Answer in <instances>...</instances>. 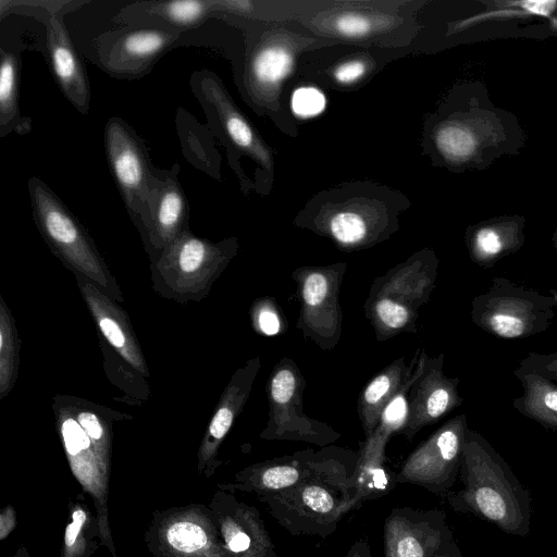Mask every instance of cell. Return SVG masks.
<instances>
[{
    "instance_id": "6da1fadb",
    "label": "cell",
    "mask_w": 557,
    "mask_h": 557,
    "mask_svg": "<svg viewBox=\"0 0 557 557\" xmlns=\"http://www.w3.org/2000/svg\"><path fill=\"white\" fill-rule=\"evenodd\" d=\"M459 475L463 487L447 496L454 511L471 513L510 535L523 537L530 533L529 490L487 440L469 428Z\"/></svg>"
},
{
    "instance_id": "7a4b0ae2",
    "label": "cell",
    "mask_w": 557,
    "mask_h": 557,
    "mask_svg": "<svg viewBox=\"0 0 557 557\" xmlns=\"http://www.w3.org/2000/svg\"><path fill=\"white\" fill-rule=\"evenodd\" d=\"M359 453L339 447L322 467L286 490L256 496L289 534L322 540L356 509V470Z\"/></svg>"
},
{
    "instance_id": "3957f363",
    "label": "cell",
    "mask_w": 557,
    "mask_h": 557,
    "mask_svg": "<svg viewBox=\"0 0 557 557\" xmlns=\"http://www.w3.org/2000/svg\"><path fill=\"white\" fill-rule=\"evenodd\" d=\"M34 222L51 251L75 275H83L115 301L123 295L88 232L40 178L28 180Z\"/></svg>"
},
{
    "instance_id": "277c9868",
    "label": "cell",
    "mask_w": 557,
    "mask_h": 557,
    "mask_svg": "<svg viewBox=\"0 0 557 557\" xmlns=\"http://www.w3.org/2000/svg\"><path fill=\"white\" fill-rule=\"evenodd\" d=\"M237 249L236 238L213 243L185 231L151 261L153 289L176 302L201 301Z\"/></svg>"
},
{
    "instance_id": "5b68a950",
    "label": "cell",
    "mask_w": 557,
    "mask_h": 557,
    "mask_svg": "<svg viewBox=\"0 0 557 557\" xmlns=\"http://www.w3.org/2000/svg\"><path fill=\"white\" fill-rule=\"evenodd\" d=\"M557 309V292L537 289L493 276L488 289L471 301L470 318L483 332L502 339H522L549 329Z\"/></svg>"
},
{
    "instance_id": "8992f818",
    "label": "cell",
    "mask_w": 557,
    "mask_h": 557,
    "mask_svg": "<svg viewBox=\"0 0 557 557\" xmlns=\"http://www.w3.org/2000/svg\"><path fill=\"white\" fill-rule=\"evenodd\" d=\"M104 151L110 173L140 233L147 221L151 195L163 170L153 166L145 141L117 116L106 123Z\"/></svg>"
},
{
    "instance_id": "52a82bcc",
    "label": "cell",
    "mask_w": 557,
    "mask_h": 557,
    "mask_svg": "<svg viewBox=\"0 0 557 557\" xmlns=\"http://www.w3.org/2000/svg\"><path fill=\"white\" fill-rule=\"evenodd\" d=\"M306 380L293 359L283 358L273 368L267 386L269 420L260 433L267 441H296L325 447L342 434L327 423L304 412Z\"/></svg>"
},
{
    "instance_id": "ba28073f",
    "label": "cell",
    "mask_w": 557,
    "mask_h": 557,
    "mask_svg": "<svg viewBox=\"0 0 557 557\" xmlns=\"http://www.w3.org/2000/svg\"><path fill=\"white\" fill-rule=\"evenodd\" d=\"M144 539L153 557H227L211 509L205 504L156 510Z\"/></svg>"
},
{
    "instance_id": "9c48e42d",
    "label": "cell",
    "mask_w": 557,
    "mask_h": 557,
    "mask_svg": "<svg viewBox=\"0 0 557 557\" xmlns=\"http://www.w3.org/2000/svg\"><path fill=\"white\" fill-rule=\"evenodd\" d=\"M346 263L301 267L292 273L297 283L300 313L297 329L324 350L332 349L342 334L339 288Z\"/></svg>"
},
{
    "instance_id": "30bf717a",
    "label": "cell",
    "mask_w": 557,
    "mask_h": 557,
    "mask_svg": "<svg viewBox=\"0 0 557 557\" xmlns=\"http://www.w3.org/2000/svg\"><path fill=\"white\" fill-rule=\"evenodd\" d=\"M467 429L465 413L442 424L406 458L394 475L395 483L446 494L459 475Z\"/></svg>"
},
{
    "instance_id": "8fae6325",
    "label": "cell",
    "mask_w": 557,
    "mask_h": 557,
    "mask_svg": "<svg viewBox=\"0 0 557 557\" xmlns=\"http://www.w3.org/2000/svg\"><path fill=\"white\" fill-rule=\"evenodd\" d=\"M52 407L71 472L83 492L94 502L102 546L108 548L112 557H117L109 524L110 475L104 472L90 438L77 422L64 397H55Z\"/></svg>"
},
{
    "instance_id": "7c38bea8",
    "label": "cell",
    "mask_w": 557,
    "mask_h": 557,
    "mask_svg": "<svg viewBox=\"0 0 557 557\" xmlns=\"http://www.w3.org/2000/svg\"><path fill=\"white\" fill-rule=\"evenodd\" d=\"M183 34L158 26H125L108 32L96 39L95 62L115 78H141Z\"/></svg>"
},
{
    "instance_id": "4fadbf2b",
    "label": "cell",
    "mask_w": 557,
    "mask_h": 557,
    "mask_svg": "<svg viewBox=\"0 0 557 557\" xmlns=\"http://www.w3.org/2000/svg\"><path fill=\"white\" fill-rule=\"evenodd\" d=\"M208 506L227 557H283L256 507L221 488H216Z\"/></svg>"
},
{
    "instance_id": "5bb4252c",
    "label": "cell",
    "mask_w": 557,
    "mask_h": 557,
    "mask_svg": "<svg viewBox=\"0 0 557 557\" xmlns=\"http://www.w3.org/2000/svg\"><path fill=\"white\" fill-rule=\"evenodd\" d=\"M453 536L445 511L395 507L384 522V556L433 557L437 548Z\"/></svg>"
},
{
    "instance_id": "9a60e30c",
    "label": "cell",
    "mask_w": 557,
    "mask_h": 557,
    "mask_svg": "<svg viewBox=\"0 0 557 557\" xmlns=\"http://www.w3.org/2000/svg\"><path fill=\"white\" fill-rule=\"evenodd\" d=\"M339 447L329 445L315 450L307 448L292 455L252 463L237 471L232 482L218 484L228 492L260 496L292 487L326 463Z\"/></svg>"
},
{
    "instance_id": "2e32d148",
    "label": "cell",
    "mask_w": 557,
    "mask_h": 557,
    "mask_svg": "<svg viewBox=\"0 0 557 557\" xmlns=\"http://www.w3.org/2000/svg\"><path fill=\"white\" fill-rule=\"evenodd\" d=\"M426 352L421 348L417 366L403 388L384 409L374 432L362 443L356 470L355 483L358 491L379 492L391 486V476L384 466L385 449L389 437L399 433L408 416V395L421 373Z\"/></svg>"
},
{
    "instance_id": "e0dca14e",
    "label": "cell",
    "mask_w": 557,
    "mask_h": 557,
    "mask_svg": "<svg viewBox=\"0 0 557 557\" xmlns=\"http://www.w3.org/2000/svg\"><path fill=\"white\" fill-rule=\"evenodd\" d=\"M444 358L443 352L433 358L428 356L409 391L408 416L399 432L408 441L421 429L438 422L463 403L458 389L459 377H448L444 373Z\"/></svg>"
},
{
    "instance_id": "ac0fdd59",
    "label": "cell",
    "mask_w": 557,
    "mask_h": 557,
    "mask_svg": "<svg viewBox=\"0 0 557 557\" xmlns=\"http://www.w3.org/2000/svg\"><path fill=\"white\" fill-rule=\"evenodd\" d=\"M191 87L208 116L216 123L225 138L235 148L270 170L269 150L234 104L219 77L212 72L199 71L191 78Z\"/></svg>"
},
{
    "instance_id": "d6986e66",
    "label": "cell",
    "mask_w": 557,
    "mask_h": 557,
    "mask_svg": "<svg viewBox=\"0 0 557 557\" xmlns=\"http://www.w3.org/2000/svg\"><path fill=\"white\" fill-rule=\"evenodd\" d=\"M260 368L259 356L248 360L233 373L221 395L197 453V471L207 479H210L222 463L218 457L220 447L243 411Z\"/></svg>"
},
{
    "instance_id": "ffe728a7",
    "label": "cell",
    "mask_w": 557,
    "mask_h": 557,
    "mask_svg": "<svg viewBox=\"0 0 557 557\" xmlns=\"http://www.w3.org/2000/svg\"><path fill=\"white\" fill-rule=\"evenodd\" d=\"M178 164L163 170L150 198L147 221L140 235L151 261L189 230V205L178 181Z\"/></svg>"
},
{
    "instance_id": "44dd1931",
    "label": "cell",
    "mask_w": 557,
    "mask_h": 557,
    "mask_svg": "<svg viewBox=\"0 0 557 557\" xmlns=\"http://www.w3.org/2000/svg\"><path fill=\"white\" fill-rule=\"evenodd\" d=\"M46 48L51 73L67 101L82 114L90 106V84L71 36L63 23L62 13L46 15Z\"/></svg>"
},
{
    "instance_id": "7402d4cb",
    "label": "cell",
    "mask_w": 557,
    "mask_h": 557,
    "mask_svg": "<svg viewBox=\"0 0 557 557\" xmlns=\"http://www.w3.org/2000/svg\"><path fill=\"white\" fill-rule=\"evenodd\" d=\"M75 276L85 302L103 337L129 367L148 377V366L126 312L90 280L78 274Z\"/></svg>"
},
{
    "instance_id": "603a6c76",
    "label": "cell",
    "mask_w": 557,
    "mask_h": 557,
    "mask_svg": "<svg viewBox=\"0 0 557 557\" xmlns=\"http://www.w3.org/2000/svg\"><path fill=\"white\" fill-rule=\"evenodd\" d=\"M438 259L430 249H424L405 262L377 277L368 299L385 297L418 312L429 302L437 276Z\"/></svg>"
},
{
    "instance_id": "cb8c5ba5",
    "label": "cell",
    "mask_w": 557,
    "mask_h": 557,
    "mask_svg": "<svg viewBox=\"0 0 557 557\" xmlns=\"http://www.w3.org/2000/svg\"><path fill=\"white\" fill-rule=\"evenodd\" d=\"M212 14L213 0L137 1L125 5L115 21L125 26H158L185 33Z\"/></svg>"
},
{
    "instance_id": "d4e9b609",
    "label": "cell",
    "mask_w": 557,
    "mask_h": 557,
    "mask_svg": "<svg viewBox=\"0 0 557 557\" xmlns=\"http://www.w3.org/2000/svg\"><path fill=\"white\" fill-rule=\"evenodd\" d=\"M295 50L288 40L275 38L259 44L246 65L245 84L257 101H270L293 69Z\"/></svg>"
},
{
    "instance_id": "484cf974",
    "label": "cell",
    "mask_w": 557,
    "mask_h": 557,
    "mask_svg": "<svg viewBox=\"0 0 557 557\" xmlns=\"http://www.w3.org/2000/svg\"><path fill=\"white\" fill-rule=\"evenodd\" d=\"M418 348L409 364L400 357L385 367L362 389L358 398V414L366 438L376 429L386 406L411 376L420 355Z\"/></svg>"
},
{
    "instance_id": "4316f807",
    "label": "cell",
    "mask_w": 557,
    "mask_h": 557,
    "mask_svg": "<svg viewBox=\"0 0 557 557\" xmlns=\"http://www.w3.org/2000/svg\"><path fill=\"white\" fill-rule=\"evenodd\" d=\"M522 394L512 400L513 408L546 430L557 431V383L519 363L513 370Z\"/></svg>"
},
{
    "instance_id": "83f0119b",
    "label": "cell",
    "mask_w": 557,
    "mask_h": 557,
    "mask_svg": "<svg viewBox=\"0 0 557 557\" xmlns=\"http://www.w3.org/2000/svg\"><path fill=\"white\" fill-rule=\"evenodd\" d=\"M522 243L521 228L515 222L482 224L474 227L467 237L471 261L485 269L517 251Z\"/></svg>"
},
{
    "instance_id": "f1b7e54d",
    "label": "cell",
    "mask_w": 557,
    "mask_h": 557,
    "mask_svg": "<svg viewBox=\"0 0 557 557\" xmlns=\"http://www.w3.org/2000/svg\"><path fill=\"white\" fill-rule=\"evenodd\" d=\"M385 230L376 219L352 208L334 211L319 227V231L348 250L371 246L382 238Z\"/></svg>"
},
{
    "instance_id": "f546056e",
    "label": "cell",
    "mask_w": 557,
    "mask_h": 557,
    "mask_svg": "<svg viewBox=\"0 0 557 557\" xmlns=\"http://www.w3.org/2000/svg\"><path fill=\"white\" fill-rule=\"evenodd\" d=\"M64 399L90 438L104 472L110 475L112 461V425L121 413L109 408L94 404L74 396H64Z\"/></svg>"
},
{
    "instance_id": "4dcf8cb0",
    "label": "cell",
    "mask_w": 557,
    "mask_h": 557,
    "mask_svg": "<svg viewBox=\"0 0 557 557\" xmlns=\"http://www.w3.org/2000/svg\"><path fill=\"white\" fill-rule=\"evenodd\" d=\"M85 495L82 491L69 500L60 557H91L102 545L98 520L91 513Z\"/></svg>"
},
{
    "instance_id": "1f68e13d",
    "label": "cell",
    "mask_w": 557,
    "mask_h": 557,
    "mask_svg": "<svg viewBox=\"0 0 557 557\" xmlns=\"http://www.w3.org/2000/svg\"><path fill=\"white\" fill-rule=\"evenodd\" d=\"M0 60V137L12 132L26 134L32 129V124L20 111V55L1 47Z\"/></svg>"
},
{
    "instance_id": "d6a6232c",
    "label": "cell",
    "mask_w": 557,
    "mask_h": 557,
    "mask_svg": "<svg viewBox=\"0 0 557 557\" xmlns=\"http://www.w3.org/2000/svg\"><path fill=\"white\" fill-rule=\"evenodd\" d=\"M364 312L381 342L417 330L418 312L388 298H367Z\"/></svg>"
},
{
    "instance_id": "836d02e7",
    "label": "cell",
    "mask_w": 557,
    "mask_h": 557,
    "mask_svg": "<svg viewBox=\"0 0 557 557\" xmlns=\"http://www.w3.org/2000/svg\"><path fill=\"white\" fill-rule=\"evenodd\" d=\"M20 336L11 310L0 296V398L7 397L17 379Z\"/></svg>"
},
{
    "instance_id": "e575fe53",
    "label": "cell",
    "mask_w": 557,
    "mask_h": 557,
    "mask_svg": "<svg viewBox=\"0 0 557 557\" xmlns=\"http://www.w3.org/2000/svg\"><path fill=\"white\" fill-rule=\"evenodd\" d=\"M388 24L384 17H377L361 11H339L330 15L326 22L329 32L347 37L361 38L369 36L380 27Z\"/></svg>"
},
{
    "instance_id": "d590c367",
    "label": "cell",
    "mask_w": 557,
    "mask_h": 557,
    "mask_svg": "<svg viewBox=\"0 0 557 557\" xmlns=\"http://www.w3.org/2000/svg\"><path fill=\"white\" fill-rule=\"evenodd\" d=\"M435 144L442 154L453 161L468 159L476 147L471 131L459 123L442 125L435 134Z\"/></svg>"
},
{
    "instance_id": "8d00e7d4",
    "label": "cell",
    "mask_w": 557,
    "mask_h": 557,
    "mask_svg": "<svg viewBox=\"0 0 557 557\" xmlns=\"http://www.w3.org/2000/svg\"><path fill=\"white\" fill-rule=\"evenodd\" d=\"M251 321L256 331L273 336L282 331V320L275 301L271 298L257 299L251 306Z\"/></svg>"
},
{
    "instance_id": "74e56055",
    "label": "cell",
    "mask_w": 557,
    "mask_h": 557,
    "mask_svg": "<svg viewBox=\"0 0 557 557\" xmlns=\"http://www.w3.org/2000/svg\"><path fill=\"white\" fill-rule=\"evenodd\" d=\"M292 108L298 116H315L325 108L324 95L314 87H300L293 94Z\"/></svg>"
},
{
    "instance_id": "f35d334b",
    "label": "cell",
    "mask_w": 557,
    "mask_h": 557,
    "mask_svg": "<svg viewBox=\"0 0 557 557\" xmlns=\"http://www.w3.org/2000/svg\"><path fill=\"white\" fill-rule=\"evenodd\" d=\"M520 363L557 383V350L552 352H530Z\"/></svg>"
},
{
    "instance_id": "ab89813d",
    "label": "cell",
    "mask_w": 557,
    "mask_h": 557,
    "mask_svg": "<svg viewBox=\"0 0 557 557\" xmlns=\"http://www.w3.org/2000/svg\"><path fill=\"white\" fill-rule=\"evenodd\" d=\"M367 72V63L360 59L341 63L334 70V78L341 84H351L360 79Z\"/></svg>"
},
{
    "instance_id": "60d3db41",
    "label": "cell",
    "mask_w": 557,
    "mask_h": 557,
    "mask_svg": "<svg viewBox=\"0 0 557 557\" xmlns=\"http://www.w3.org/2000/svg\"><path fill=\"white\" fill-rule=\"evenodd\" d=\"M17 525L15 508L8 504L0 511V541H4Z\"/></svg>"
},
{
    "instance_id": "b9f144b4",
    "label": "cell",
    "mask_w": 557,
    "mask_h": 557,
    "mask_svg": "<svg viewBox=\"0 0 557 557\" xmlns=\"http://www.w3.org/2000/svg\"><path fill=\"white\" fill-rule=\"evenodd\" d=\"M516 4L520 5L523 10L528 11L529 13L542 15V16H549L556 5V1H522L517 2Z\"/></svg>"
},
{
    "instance_id": "7bdbcfd3",
    "label": "cell",
    "mask_w": 557,
    "mask_h": 557,
    "mask_svg": "<svg viewBox=\"0 0 557 557\" xmlns=\"http://www.w3.org/2000/svg\"><path fill=\"white\" fill-rule=\"evenodd\" d=\"M345 557H372L369 540L367 537L356 540Z\"/></svg>"
},
{
    "instance_id": "ee69618b",
    "label": "cell",
    "mask_w": 557,
    "mask_h": 557,
    "mask_svg": "<svg viewBox=\"0 0 557 557\" xmlns=\"http://www.w3.org/2000/svg\"><path fill=\"white\" fill-rule=\"evenodd\" d=\"M433 557H463L454 536L446 540L435 552Z\"/></svg>"
},
{
    "instance_id": "f6af8a7d",
    "label": "cell",
    "mask_w": 557,
    "mask_h": 557,
    "mask_svg": "<svg viewBox=\"0 0 557 557\" xmlns=\"http://www.w3.org/2000/svg\"><path fill=\"white\" fill-rule=\"evenodd\" d=\"M10 557H30V556H29V553H28L27 547H26L25 545H23V544H22V545L16 549V552H15L12 556H10Z\"/></svg>"
},
{
    "instance_id": "bcb514c9",
    "label": "cell",
    "mask_w": 557,
    "mask_h": 557,
    "mask_svg": "<svg viewBox=\"0 0 557 557\" xmlns=\"http://www.w3.org/2000/svg\"><path fill=\"white\" fill-rule=\"evenodd\" d=\"M553 242H554V246H555V248L557 249V231H556V232H555V234H554Z\"/></svg>"
}]
</instances>
